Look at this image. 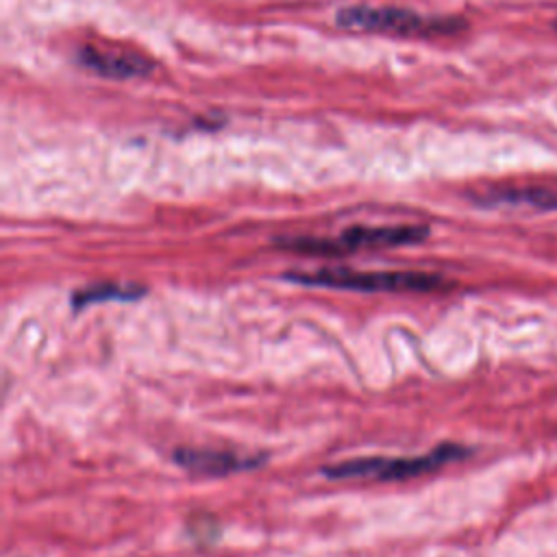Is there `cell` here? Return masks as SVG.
<instances>
[{
	"instance_id": "cell-1",
	"label": "cell",
	"mask_w": 557,
	"mask_h": 557,
	"mask_svg": "<svg viewBox=\"0 0 557 557\" xmlns=\"http://www.w3.org/2000/svg\"><path fill=\"white\" fill-rule=\"evenodd\" d=\"M287 281L300 285H318L333 289H350V292H437L446 289V281L440 274L429 272H359L344 268H322L309 272H287Z\"/></svg>"
},
{
	"instance_id": "cell-2",
	"label": "cell",
	"mask_w": 557,
	"mask_h": 557,
	"mask_svg": "<svg viewBox=\"0 0 557 557\" xmlns=\"http://www.w3.org/2000/svg\"><path fill=\"white\" fill-rule=\"evenodd\" d=\"M335 22L346 30L392 33L403 37L446 35L463 26V22L455 17H431V15H422L400 7H372V4L344 7L335 13Z\"/></svg>"
},
{
	"instance_id": "cell-3",
	"label": "cell",
	"mask_w": 557,
	"mask_h": 557,
	"mask_svg": "<svg viewBox=\"0 0 557 557\" xmlns=\"http://www.w3.org/2000/svg\"><path fill=\"white\" fill-rule=\"evenodd\" d=\"M470 450L444 442L437 448L429 450L426 455L418 457H359V459H348L339 461L333 466H326L322 472L329 479H361V476H372L376 481H405L411 476H420L426 472H433L455 459L466 457Z\"/></svg>"
},
{
	"instance_id": "cell-4",
	"label": "cell",
	"mask_w": 557,
	"mask_h": 557,
	"mask_svg": "<svg viewBox=\"0 0 557 557\" xmlns=\"http://www.w3.org/2000/svg\"><path fill=\"white\" fill-rule=\"evenodd\" d=\"M429 228L422 224H394V226H350L335 239L320 237H287L276 244L305 255H346L359 248L405 246L422 242Z\"/></svg>"
},
{
	"instance_id": "cell-5",
	"label": "cell",
	"mask_w": 557,
	"mask_h": 557,
	"mask_svg": "<svg viewBox=\"0 0 557 557\" xmlns=\"http://www.w3.org/2000/svg\"><path fill=\"white\" fill-rule=\"evenodd\" d=\"M174 461L196 474L222 476L242 470H250L263 463V455H237L228 450H207V448H176Z\"/></svg>"
},
{
	"instance_id": "cell-6",
	"label": "cell",
	"mask_w": 557,
	"mask_h": 557,
	"mask_svg": "<svg viewBox=\"0 0 557 557\" xmlns=\"http://www.w3.org/2000/svg\"><path fill=\"white\" fill-rule=\"evenodd\" d=\"M78 61L94 74L107 76V78H135L144 76L152 70V63L139 54L122 52V50H109V48H81Z\"/></svg>"
},
{
	"instance_id": "cell-7",
	"label": "cell",
	"mask_w": 557,
	"mask_h": 557,
	"mask_svg": "<svg viewBox=\"0 0 557 557\" xmlns=\"http://www.w3.org/2000/svg\"><path fill=\"white\" fill-rule=\"evenodd\" d=\"M485 207L511 205L533 207L542 211H557V185H524V187H498L476 198Z\"/></svg>"
},
{
	"instance_id": "cell-8",
	"label": "cell",
	"mask_w": 557,
	"mask_h": 557,
	"mask_svg": "<svg viewBox=\"0 0 557 557\" xmlns=\"http://www.w3.org/2000/svg\"><path fill=\"white\" fill-rule=\"evenodd\" d=\"M146 294L141 285L131 283H98V285H85L72 294V307L83 309L87 305L104 302V300H137Z\"/></svg>"
},
{
	"instance_id": "cell-9",
	"label": "cell",
	"mask_w": 557,
	"mask_h": 557,
	"mask_svg": "<svg viewBox=\"0 0 557 557\" xmlns=\"http://www.w3.org/2000/svg\"><path fill=\"white\" fill-rule=\"evenodd\" d=\"M555 28H557V22H555Z\"/></svg>"
}]
</instances>
